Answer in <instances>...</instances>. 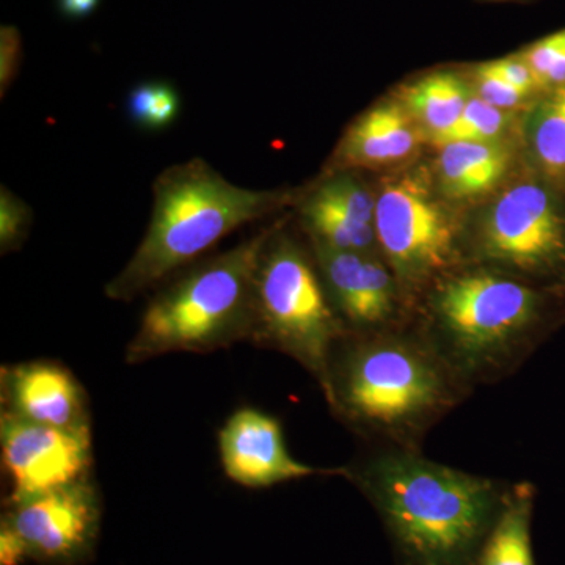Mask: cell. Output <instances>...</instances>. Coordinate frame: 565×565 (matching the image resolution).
<instances>
[{
    "mask_svg": "<svg viewBox=\"0 0 565 565\" xmlns=\"http://www.w3.org/2000/svg\"><path fill=\"white\" fill-rule=\"evenodd\" d=\"M487 65H489L490 70L494 71L498 76L503 77L509 84L527 93V95L539 96L541 93H544L541 90V87H539L533 71H531L526 62L520 57L519 52L514 55H509V57L487 62Z\"/></svg>",
    "mask_w": 565,
    "mask_h": 565,
    "instance_id": "27",
    "label": "cell"
},
{
    "mask_svg": "<svg viewBox=\"0 0 565 565\" xmlns=\"http://www.w3.org/2000/svg\"><path fill=\"white\" fill-rule=\"evenodd\" d=\"M522 148L535 174L565 182V87L541 93L522 117Z\"/></svg>",
    "mask_w": 565,
    "mask_h": 565,
    "instance_id": "17",
    "label": "cell"
},
{
    "mask_svg": "<svg viewBox=\"0 0 565 565\" xmlns=\"http://www.w3.org/2000/svg\"><path fill=\"white\" fill-rule=\"evenodd\" d=\"M7 411L28 422L61 429L88 427L84 392L61 364L35 362L2 373Z\"/></svg>",
    "mask_w": 565,
    "mask_h": 565,
    "instance_id": "15",
    "label": "cell"
},
{
    "mask_svg": "<svg viewBox=\"0 0 565 565\" xmlns=\"http://www.w3.org/2000/svg\"><path fill=\"white\" fill-rule=\"evenodd\" d=\"M561 289H563V292H564V296H565V278H564L563 285H561Z\"/></svg>",
    "mask_w": 565,
    "mask_h": 565,
    "instance_id": "30",
    "label": "cell"
},
{
    "mask_svg": "<svg viewBox=\"0 0 565 565\" xmlns=\"http://www.w3.org/2000/svg\"><path fill=\"white\" fill-rule=\"evenodd\" d=\"M33 222L32 207L9 188L0 189V252L18 250L28 239Z\"/></svg>",
    "mask_w": 565,
    "mask_h": 565,
    "instance_id": "25",
    "label": "cell"
},
{
    "mask_svg": "<svg viewBox=\"0 0 565 565\" xmlns=\"http://www.w3.org/2000/svg\"><path fill=\"white\" fill-rule=\"evenodd\" d=\"M523 114L505 111L490 106L478 96H471L459 120L440 136L435 137L430 145L444 147L456 141H503L508 140L512 128H520Z\"/></svg>",
    "mask_w": 565,
    "mask_h": 565,
    "instance_id": "20",
    "label": "cell"
},
{
    "mask_svg": "<svg viewBox=\"0 0 565 565\" xmlns=\"http://www.w3.org/2000/svg\"><path fill=\"white\" fill-rule=\"evenodd\" d=\"M470 82L473 95L497 109L525 114L527 107L537 99V96L527 95L498 76L487 62L475 66Z\"/></svg>",
    "mask_w": 565,
    "mask_h": 565,
    "instance_id": "24",
    "label": "cell"
},
{
    "mask_svg": "<svg viewBox=\"0 0 565 565\" xmlns=\"http://www.w3.org/2000/svg\"><path fill=\"white\" fill-rule=\"evenodd\" d=\"M471 96V82L463 74L434 70L405 82L394 98L414 117L430 143L459 120Z\"/></svg>",
    "mask_w": 565,
    "mask_h": 565,
    "instance_id": "16",
    "label": "cell"
},
{
    "mask_svg": "<svg viewBox=\"0 0 565 565\" xmlns=\"http://www.w3.org/2000/svg\"><path fill=\"white\" fill-rule=\"evenodd\" d=\"M0 444L10 504L85 481L92 465L90 427L61 429L3 411Z\"/></svg>",
    "mask_w": 565,
    "mask_h": 565,
    "instance_id": "10",
    "label": "cell"
},
{
    "mask_svg": "<svg viewBox=\"0 0 565 565\" xmlns=\"http://www.w3.org/2000/svg\"><path fill=\"white\" fill-rule=\"evenodd\" d=\"M300 192L233 184L200 158L174 163L152 184L150 223L132 258L106 286V296L129 302L215 247L248 223L296 204Z\"/></svg>",
    "mask_w": 565,
    "mask_h": 565,
    "instance_id": "4",
    "label": "cell"
},
{
    "mask_svg": "<svg viewBox=\"0 0 565 565\" xmlns=\"http://www.w3.org/2000/svg\"><path fill=\"white\" fill-rule=\"evenodd\" d=\"M344 478L381 516L401 565H476L511 486L401 448L375 449Z\"/></svg>",
    "mask_w": 565,
    "mask_h": 565,
    "instance_id": "2",
    "label": "cell"
},
{
    "mask_svg": "<svg viewBox=\"0 0 565 565\" xmlns=\"http://www.w3.org/2000/svg\"><path fill=\"white\" fill-rule=\"evenodd\" d=\"M415 329L470 390L511 377L565 326L559 286L468 263L415 305Z\"/></svg>",
    "mask_w": 565,
    "mask_h": 565,
    "instance_id": "1",
    "label": "cell"
},
{
    "mask_svg": "<svg viewBox=\"0 0 565 565\" xmlns=\"http://www.w3.org/2000/svg\"><path fill=\"white\" fill-rule=\"evenodd\" d=\"M561 189H563V193H564V196H565V182L563 184V188H561Z\"/></svg>",
    "mask_w": 565,
    "mask_h": 565,
    "instance_id": "31",
    "label": "cell"
},
{
    "mask_svg": "<svg viewBox=\"0 0 565 565\" xmlns=\"http://www.w3.org/2000/svg\"><path fill=\"white\" fill-rule=\"evenodd\" d=\"M542 92L565 87V29L534 41L519 52Z\"/></svg>",
    "mask_w": 565,
    "mask_h": 565,
    "instance_id": "23",
    "label": "cell"
},
{
    "mask_svg": "<svg viewBox=\"0 0 565 565\" xmlns=\"http://www.w3.org/2000/svg\"><path fill=\"white\" fill-rule=\"evenodd\" d=\"M471 393L411 323L348 334L334 349L326 399L379 448L419 451L435 424Z\"/></svg>",
    "mask_w": 565,
    "mask_h": 565,
    "instance_id": "3",
    "label": "cell"
},
{
    "mask_svg": "<svg viewBox=\"0 0 565 565\" xmlns=\"http://www.w3.org/2000/svg\"><path fill=\"white\" fill-rule=\"evenodd\" d=\"M427 137L396 98L382 99L345 128L327 163V173L343 170H396L408 167Z\"/></svg>",
    "mask_w": 565,
    "mask_h": 565,
    "instance_id": "13",
    "label": "cell"
},
{
    "mask_svg": "<svg viewBox=\"0 0 565 565\" xmlns=\"http://www.w3.org/2000/svg\"><path fill=\"white\" fill-rule=\"evenodd\" d=\"M311 252L349 334L392 332L414 322L411 305L381 253L340 250L313 241Z\"/></svg>",
    "mask_w": 565,
    "mask_h": 565,
    "instance_id": "9",
    "label": "cell"
},
{
    "mask_svg": "<svg viewBox=\"0 0 565 565\" xmlns=\"http://www.w3.org/2000/svg\"><path fill=\"white\" fill-rule=\"evenodd\" d=\"M310 191L353 221L374 226L375 192L352 170L323 174Z\"/></svg>",
    "mask_w": 565,
    "mask_h": 565,
    "instance_id": "21",
    "label": "cell"
},
{
    "mask_svg": "<svg viewBox=\"0 0 565 565\" xmlns=\"http://www.w3.org/2000/svg\"><path fill=\"white\" fill-rule=\"evenodd\" d=\"M468 263L503 270L537 285L565 278L563 189L530 169L486 202L467 225Z\"/></svg>",
    "mask_w": 565,
    "mask_h": 565,
    "instance_id": "8",
    "label": "cell"
},
{
    "mask_svg": "<svg viewBox=\"0 0 565 565\" xmlns=\"http://www.w3.org/2000/svg\"><path fill=\"white\" fill-rule=\"evenodd\" d=\"M375 234L414 313L438 278L468 264L467 225L423 167L396 170L375 191Z\"/></svg>",
    "mask_w": 565,
    "mask_h": 565,
    "instance_id": "7",
    "label": "cell"
},
{
    "mask_svg": "<svg viewBox=\"0 0 565 565\" xmlns=\"http://www.w3.org/2000/svg\"><path fill=\"white\" fill-rule=\"evenodd\" d=\"M98 3L99 0H58V7L70 18L88 17L96 10Z\"/></svg>",
    "mask_w": 565,
    "mask_h": 565,
    "instance_id": "29",
    "label": "cell"
},
{
    "mask_svg": "<svg viewBox=\"0 0 565 565\" xmlns=\"http://www.w3.org/2000/svg\"><path fill=\"white\" fill-rule=\"evenodd\" d=\"M22 61L21 33L13 25L0 29V98H6L17 81Z\"/></svg>",
    "mask_w": 565,
    "mask_h": 565,
    "instance_id": "26",
    "label": "cell"
},
{
    "mask_svg": "<svg viewBox=\"0 0 565 565\" xmlns=\"http://www.w3.org/2000/svg\"><path fill=\"white\" fill-rule=\"evenodd\" d=\"M29 559L25 546L9 526L0 527V565H21Z\"/></svg>",
    "mask_w": 565,
    "mask_h": 565,
    "instance_id": "28",
    "label": "cell"
},
{
    "mask_svg": "<svg viewBox=\"0 0 565 565\" xmlns=\"http://www.w3.org/2000/svg\"><path fill=\"white\" fill-rule=\"evenodd\" d=\"M282 225L264 248L256 273L253 338L302 364L326 396L334 349L349 332L330 300L313 252L305 250Z\"/></svg>",
    "mask_w": 565,
    "mask_h": 565,
    "instance_id": "6",
    "label": "cell"
},
{
    "mask_svg": "<svg viewBox=\"0 0 565 565\" xmlns=\"http://www.w3.org/2000/svg\"><path fill=\"white\" fill-rule=\"evenodd\" d=\"M180 95L166 82H141L128 93L126 111L134 125L147 131H159L180 115Z\"/></svg>",
    "mask_w": 565,
    "mask_h": 565,
    "instance_id": "22",
    "label": "cell"
},
{
    "mask_svg": "<svg viewBox=\"0 0 565 565\" xmlns=\"http://www.w3.org/2000/svg\"><path fill=\"white\" fill-rule=\"evenodd\" d=\"M280 222L199 264L156 294L126 351L128 362L172 352H210L253 338L256 273Z\"/></svg>",
    "mask_w": 565,
    "mask_h": 565,
    "instance_id": "5",
    "label": "cell"
},
{
    "mask_svg": "<svg viewBox=\"0 0 565 565\" xmlns=\"http://www.w3.org/2000/svg\"><path fill=\"white\" fill-rule=\"evenodd\" d=\"M296 204L305 230L313 243L330 245L340 250L381 253L374 226L353 221L326 200L319 199L310 189L300 192Z\"/></svg>",
    "mask_w": 565,
    "mask_h": 565,
    "instance_id": "19",
    "label": "cell"
},
{
    "mask_svg": "<svg viewBox=\"0 0 565 565\" xmlns=\"http://www.w3.org/2000/svg\"><path fill=\"white\" fill-rule=\"evenodd\" d=\"M435 150V185L455 207L489 202L511 182L520 162V148L509 140L456 141Z\"/></svg>",
    "mask_w": 565,
    "mask_h": 565,
    "instance_id": "14",
    "label": "cell"
},
{
    "mask_svg": "<svg viewBox=\"0 0 565 565\" xmlns=\"http://www.w3.org/2000/svg\"><path fill=\"white\" fill-rule=\"evenodd\" d=\"M99 501L87 481L10 504L2 523L25 546L29 559L76 565L90 555L99 530Z\"/></svg>",
    "mask_w": 565,
    "mask_h": 565,
    "instance_id": "11",
    "label": "cell"
},
{
    "mask_svg": "<svg viewBox=\"0 0 565 565\" xmlns=\"http://www.w3.org/2000/svg\"><path fill=\"white\" fill-rule=\"evenodd\" d=\"M223 470L237 484L263 489L316 475H345V468L321 470L294 459L280 423L273 416L243 408L218 434Z\"/></svg>",
    "mask_w": 565,
    "mask_h": 565,
    "instance_id": "12",
    "label": "cell"
},
{
    "mask_svg": "<svg viewBox=\"0 0 565 565\" xmlns=\"http://www.w3.org/2000/svg\"><path fill=\"white\" fill-rule=\"evenodd\" d=\"M535 487L509 486L503 508L481 546L476 565H537L533 553Z\"/></svg>",
    "mask_w": 565,
    "mask_h": 565,
    "instance_id": "18",
    "label": "cell"
}]
</instances>
